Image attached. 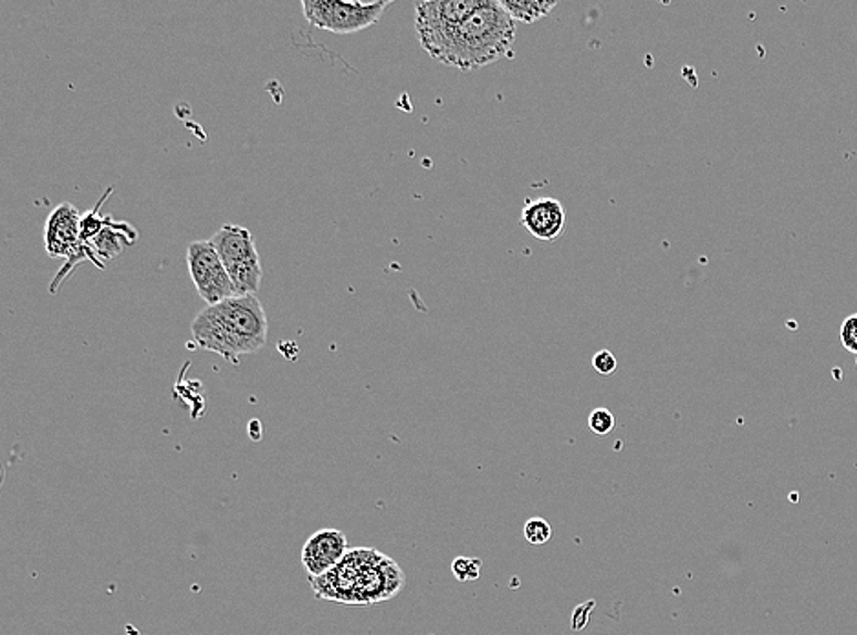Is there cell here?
<instances>
[{
	"mask_svg": "<svg viewBox=\"0 0 857 635\" xmlns=\"http://www.w3.org/2000/svg\"><path fill=\"white\" fill-rule=\"evenodd\" d=\"M523 533L526 542H531L532 545L547 544L548 540L553 539V528L545 519L526 520Z\"/></svg>",
	"mask_w": 857,
	"mask_h": 635,
	"instance_id": "cell-13",
	"label": "cell"
},
{
	"mask_svg": "<svg viewBox=\"0 0 857 635\" xmlns=\"http://www.w3.org/2000/svg\"><path fill=\"white\" fill-rule=\"evenodd\" d=\"M616 419L609 408H595L589 414V429L598 436H607L615 429Z\"/></svg>",
	"mask_w": 857,
	"mask_h": 635,
	"instance_id": "cell-15",
	"label": "cell"
},
{
	"mask_svg": "<svg viewBox=\"0 0 857 635\" xmlns=\"http://www.w3.org/2000/svg\"><path fill=\"white\" fill-rule=\"evenodd\" d=\"M565 209L562 201L556 198H536V200L525 201V207L521 211V223L534 239L542 242H553L560 239L565 231Z\"/></svg>",
	"mask_w": 857,
	"mask_h": 635,
	"instance_id": "cell-10",
	"label": "cell"
},
{
	"mask_svg": "<svg viewBox=\"0 0 857 635\" xmlns=\"http://www.w3.org/2000/svg\"><path fill=\"white\" fill-rule=\"evenodd\" d=\"M856 368H857V355H856Z\"/></svg>",
	"mask_w": 857,
	"mask_h": 635,
	"instance_id": "cell-18",
	"label": "cell"
},
{
	"mask_svg": "<svg viewBox=\"0 0 857 635\" xmlns=\"http://www.w3.org/2000/svg\"><path fill=\"white\" fill-rule=\"evenodd\" d=\"M187 266L190 279L195 282L196 292L212 306L218 302L237 296V288L221 262L211 240H198L187 249Z\"/></svg>",
	"mask_w": 857,
	"mask_h": 635,
	"instance_id": "cell-7",
	"label": "cell"
},
{
	"mask_svg": "<svg viewBox=\"0 0 857 635\" xmlns=\"http://www.w3.org/2000/svg\"><path fill=\"white\" fill-rule=\"evenodd\" d=\"M347 551L349 545L343 531L333 530V528L316 531L305 540L302 548V566L310 579L322 577L344 561Z\"/></svg>",
	"mask_w": 857,
	"mask_h": 635,
	"instance_id": "cell-9",
	"label": "cell"
},
{
	"mask_svg": "<svg viewBox=\"0 0 857 635\" xmlns=\"http://www.w3.org/2000/svg\"><path fill=\"white\" fill-rule=\"evenodd\" d=\"M593 366H595V371L598 372V374H602V376H610V374H615L616 368H618V361H616L615 355H613V352H609V350H600V352L593 357Z\"/></svg>",
	"mask_w": 857,
	"mask_h": 635,
	"instance_id": "cell-17",
	"label": "cell"
},
{
	"mask_svg": "<svg viewBox=\"0 0 857 635\" xmlns=\"http://www.w3.org/2000/svg\"><path fill=\"white\" fill-rule=\"evenodd\" d=\"M514 41V19L500 0H483V4L459 27L442 64L461 72H475L511 55Z\"/></svg>",
	"mask_w": 857,
	"mask_h": 635,
	"instance_id": "cell-3",
	"label": "cell"
},
{
	"mask_svg": "<svg viewBox=\"0 0 857 635\" xmlns=\"http://www.w3.org/2000/svg\"><path fill=\"white\" fill-rule=\"evenodd\" d=\"M483 0H430L416 6V30L422 50L442 63L459 27Z\"/></svg>",
	"mask_w": 857,
	"mask_h": 635,
	"instance_id": "cell-4",
	"label": "cell"
},
{
	"mask_svg": "<svg viewBox=\"0 0 857 635\" xmlns=\"http://www.w3.org/2000/svg\"><path fill=\"white\" fill-rule=\"evenodd\" d=\"M81 215L72 204H61L48 217L44 229V248L52 259H69V266L55 277V282L69 275L72 266L86 259L81 242Z\"/></svg>",
	"mask_w": 857,
	"mask_h": 635,
	"instance_id": "cell-8",
	"label": "cell"
},
{
	"mask_svg": "<svg viewBox=\"0 0 857 635\" xmlns=\"http://www.w3.org/2000/svg\"><path fill=\"white\" fill-rule=\"evenodd\" d=\"M190 334L200 348L238 363L240 355L257 354L268 343V315L257 295L231 296L203 308Z\"/></svg>",
	"mask_w": 857,
	"mask_h": 635,
	"instance_id": "cell-1",
	"label": "cell"
},
{
	"mask_svg": "<svg viewBox=\"0 0 857 635\" xmlns=\"http://www.w3.org/2000/svg\"><path fill=\"white\" fill-rule=\"evenodd\" d=\"M453 577L459 581H475L481 575V561L472 556H458L452 562Z\"/></svg>",
	"mask_w": 857,
	"mask_h": 635,
	"instance_id": "cell-14",
	"label": "cell"
},
{
	"mask_svg": "<svg viewBox=\"0 0 857 635\" xmlns=\"http://www.w3.org/2000/svg\"><path fill=\"white\" fill-rule=\"evenodd\" d=\"M136 239L137 233L128 223H117L108 217L105 228L101 229L94 239L85 242V246L88 249L90 260H94L97 268H105L106 260L117 257L125 246L134 244Z\"/></svg>",
	"mask_w": 857,
	"mask_h": 635,
	"instance_id": "cell-11",
	"label": "cell"
},
{
	"mask_svg": "<svg viewBox=\"0 0 857 635\" xmlns=\"http://www.w3.org/2000/svg\"><path fill=\"white\" fill-rule=\"evenodd\" d=\"M839 340H842L843 348L850 352V354L857 355V313L848 315L843 321L842 330H839Z\"/></svg>",
	"mask_w": 857,
	"mask_h": 635,
	"instance_id": "cell-16",
	"label": "cell"
},
{
	"mask_svg": "<svg viewBox=\"0 0 857 635\" xmlns=\"http://www.w3.org/2000/svg\"><path fill=\"white\" fill-rule=\"evenodd\" d=\"M500 2L514 21L525 22V24L545 19L557 6L556 0H500Z\"/></svg>",
	"mask_w": 857,
	"mask_h": 635,
	"instance_id": "cell-12",
	"label": "cell"
},
{
	"mask_svg": "<svg viewBox=\"0 0 857 635\" xmlns=\"http://www.w3.org/2000/svg\"><path fill=\"white\" fill-rule=\"evenodd\" d=\"M211 242L220 254L238 295L258 293L263 271L253 233L242 226L226 223L212 235Z\"/></svg>",
	"mask_w": 857,
	"mask_h": 635,
	"instance_id": "cell-5",
	"label": "cell"
},
{
	"mask_svg": "<svg viewBox=\"0 0 857 635\" xmlns=\"http://www.w3.org/2000/svg\"><path fill=\"white\" fill-rule=\"evenodd\" d=\"M389 2H343V0H304L305 21L326 32L357 33L379 22Z\"/></svg>",
	"mask_w": 857,
	"mask_h": 635,
	"instance_id": "cell-6",
	"label": "cell"
},
{
	"mask_svg": "<svg viewBox=\"0 0 857 635\" xmlns=\"http://www.w3.org/2000/svg\"><path fill=\"white\" fill-rule=\"evenodd\" d=\"M316 597L344 604H375L388 601L403 590L405 575L388 555L379 551H347L335 570L310 579Z\"/></svg>",
	"mask_w": 857,
	"mask_h": 635,
	"instance_id": "cell-2",
	"label": "cell"
}]
</instances>
